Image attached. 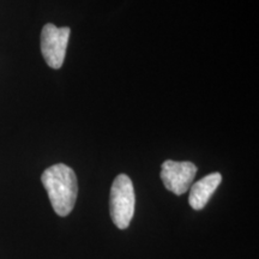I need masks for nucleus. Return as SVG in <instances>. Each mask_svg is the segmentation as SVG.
<instances>
[{"label":"nucleus","mask_w":259,"mask_h":259,"mask_svg":"<svg viewBox=\"0 0 259 259\" xmlns=\"http://www.w3.org/2000/svg\"><path fill=\"white\" fill-rule=\"evenodd\" d=\"M41 181L54 211L63 218L69 215L78 194V183L72 168L64 163L54 164L44 171Z\"/></svg>","instance_id":"1"},{"label":"nucleus","mask_w":259,"mask_h":259,"mask_svg":"<svg viewBox=\"0 0 259 259\" xmlns=\"http://www.w3.org/2000/svg\"><path fill=\"white\" fill-rule=\"evenodd\" d=\"M136 196L134 184L126 174H119L113 181L109 197V213L119 229H126L135 215Z\"/></svg>","instance_id":"2"},{"label":"nucleus","mask_w":259,"mask_h":259,"mask_svg":"<svg viewBox=\"0 0 259 259\" xmlns=\"http://www.w3.org/2000/svg\"><path fill=\"white\" fill-rule=\"evenodd\" d=\"M70 28H57L48 23L41 32V52L47 65L52 69H60L63 66L69 44Z\"/></svg>","instance_id":"3"},{"label":"nucleus","mask_w":259,"mask_h":259,"mask_svg":"<svg viewBox=\"0 0 259 259\" xmlns=\"http://www.w3.org/2000/svg\"><path fill=\"white\" fill-rule=\"evenodd\" d=\"M197 167L192 162H177L167 160L162 163L161 179L168 191L181 196L191 187L196 177Z\"/></svg>","instance_id":"4"},{"label":"nucleus","mask_w":259,"mask_h":259,"mask_svg":"<svg viewBox=\"0 0 259 259\" xmlns=\"http://www.w3.org/2000/svg\"><path fill=\"white\" fill-rule=\"evenodd\" d=\"M222 181V176L220 173H211L204 177L191 187L189 203L191 208L194 210H202L211 198V196L218 189Z\"/></svg>","instance_id":"5"}]
</instances>
